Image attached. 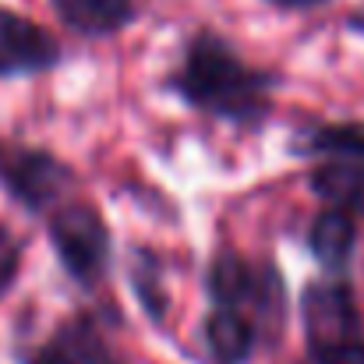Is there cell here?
Wrapping results in <instances>:
<instances>
[{"label": "cell", "mask_w": 364, "mask_h": 364, "mask_svg": "<svg viewBox=\"0 0 364 364\" xmlns=\"http://www.w3.org/2000/svg\"><path fill=\"white\" fill-rule=\"evenodd\" d=\"M279 85V71L251 64L237 43L213 25H198L184 36L177 60L163 78V89L191 114L237 131H258L269 124Z\"/></svg>", "instance_id": "cell-1"}, {"label": "cell", "mask_w": 364, "mask_h": 364, "mask_svg": "<svg viewBox=\"0 0 364 364\" xmlns=\"http://www.w3.org/2000/svg\"><path fill=\"white\" fill-rule=\"evenodd\" d=\"M202 294L209 308H230L255 322L272 350L287 329V279L269 255H244L234 244H220L202 269Z\"/></svg>", "instance_id": "cell-2"}, {"label": "cell", "mask_w": 364, "mask_h": 364, "mask_svg": "<svg viewBox=\"0 0 364 364\" xmlns=\"http://www.w3.org/2000/svg\"><path fill=\"white\" fill-rule=\"evenodd\" d=\"M43 223L60 272L85 294L100 290L114 272V247H117L103 209L85 198H68Z\"/></svg>", "instance_id": "cell-3"}, {"label": "cell", "mask_w": 364, "mask_h": 364, "mask_svg": "<svg viewBox=\"0 0 364 364\" xmlns=\"http://www.w3.org/2000/svg\"><path fill=\"white\" fill-rule=\"evenodd\" d=\"M78 184H82L78 170L57 152L21 141L0 145V188L21 213L46 220L57 205L75 198Z\"/></svg>", "instance_id": "cell-4"}, {"label": "cell", "mask_w": 364, "mask_h": 364, "mask_svg": "<svg viewBox=\"0 0 364 364\" xmlns=\"http://www.w3.org/2000/svg\"><path fill=\"white\" fill-rule=\"evenodd\" d=\"M114 322H121L114 311L82 304L68 311L43 340L18 343L11 358L14 364H131L114 340Z\"/></svg>", "instance_id": "cell-5"}, {"label": "cell", "mask_w": 364, "mask_h": 364, "mask_svg": "<svg viewBox=\"0 0 364 364\" xmlns=\"http://www.w3.org/2000/svg\"><path fill=\"white\" fill-rule=\"evenodd\" d=\"M297 315L304 329V347H336L364 340V315L350 276H318L301 287Z\"/></svg>", "instance_id": "cell-6"}, {"label": "cell", "mask_w": 364, "mask_h": 364, "mask_svg": "<svg viewBox=\"0 0 364 364\" xmlns=\"http://www.w3.org/2000/svg\"><path fill=\"white\" fill-rule=\"evenodd\" d=\"M64 64L60 39L36 18L0 4V82L39 78Z\"/></svg>", "instance_id": "cell-7"}, {"label": "cell", "mask_w": 364, "mask_h": 364, "mask_svg": "<svg viewBox=\"0 0 364 364\" xmlns=\"http://www.w3.org/2000/svg\"><path fill=\"white\" fill-rule=\"evenodd\" d=\"M198 364H251L258 350H265L255 322L230 308H209L198 322Z\"/></svg>", "instance_id": "cell-8"}, {"label": "cell", "mask_w": 364, "mask_h": 364, "mask_svg": "<svg viewBox=\"0 0 364 364\" xmlns=\"http://www.w3.org/2000/svg\"><path fill=\"white\" fill-rule=\"evenodd\" d=\"M304 247L326 276H350V262L358 251V216L340 205H326L308 223Z\"/></svg>", "instance_id": "cell-9"}, {"label": "cell", "mask_w": 364, "mask_h": 364, "mask_svg": "<svg viewBox=\"0 0 364 364\" xmlns=\"http://www.w3.org/2000/svg\"><path fill=\"white\" fill-rule=\"evenodd\" d=\"M50 11L82 39H114L141 18V0H50Z\"/></svg>", "instance_id": "cell-10"}, {"label": "cell", "mask_w": 364, "mask_h": 364, "mask_svg": "<svg viewBox=\"0 0 364 364\" xmlns=\"http://www.w3.org/2000/svg\"><path fill=\"white\" fill-rule=\"evenodd\" d=\"M127 287L141 308V315L149 318V326L163 329L166 326V311H170V290H166V258L149 247V244H134L127 255Z\"/></svg>", "instance_id": "cell-11"}, {"label": "cell", "mask_w": 364, "mask_h": 364, "mask_svg": "<svg viewBox=\"0 0 364 364\" xmlns=\"http://www.w3.org/2000/svg\"><path fill=\"white\" fill-rule=\"evenodd\" d=\"M290 152L301 159H358L364 163V121L311 124L294 134Z\"/></svg>", "instance_id": "cell-12"}, {"label": "cell", "mask_w": 364, "mask_h": 364, "mask_svg": "<svg viewBox=\"0 0 364 364\" xmlns=\"http://www.w3.org/2000/svg\"><path fill=\"white\" fill-rule=\"evenodd\" d=\"M308 188L326 205H340L364 220V163L358 159H322L308 173Z\"/></svg>", "instance_id": "cell-13"}, {"label": "cell", "mask_w": 364, "mask_h": 364, "mask_svg": "<svg viewBox=\"0 0 364 364\" xmlns=\"http://www.w3.org/2000/svg\"><path fill=\"white\" fill-rule=\"evenodd\" d=\"M21 262H25V241L0 223V297H7L21 276Z\"/></svg>", "instance_id": "cell-14"}, {"label": "cell", "mask_w": 364, "mask_h": 364, "mask_svg": "<svg viewBox=\"0 0 364 364\" xmlns=\"http://www.w3.org/2000/svg\"><path fill=\"white\" fill-rule=\"evenodd\" d=\"M297 364H364V340L336 347H304V358Z\"/></svg>", "instance_id": "cell-15"}, {"label": "cell", "mask_w": 364, "mask_h": 364, "mask_svg": "<svg viewBox=\"0 0 364 364\" xmlns=\"http://www.w3.org/2000/svg\"><path fill=\"white\" fill-rule=\"evenodd\" d=\"M269 7H279V11H294V14H304V11H318L333 0H265Z\"/></svg>", "instance_id": "cell-16"}, {"label": "cell", "mask_w": 364, "mask_h": 364, "mask_svg": "<svg viewBox=\"0 0 364 364\" xmlns=\"http://www.w3.org/2000/svg\"><path fill=\"white\" fill-rule=\"evenodd\" d=\"M347 28H350V32H361V36H364V11H358V14H350Z\"/></svg>", "instance_id": "cell-17"}]
</instances>
